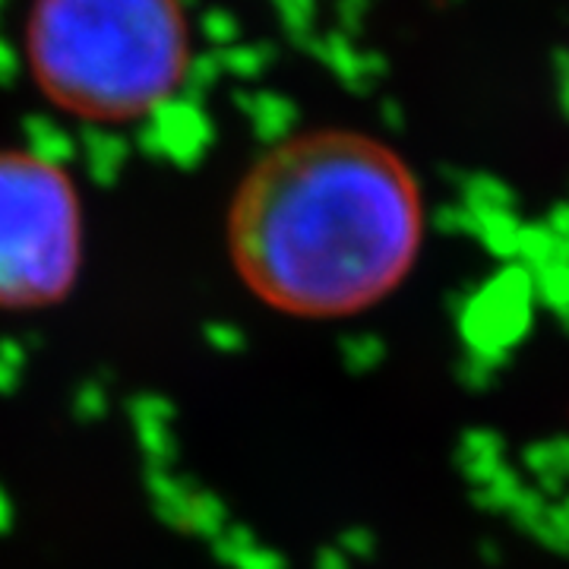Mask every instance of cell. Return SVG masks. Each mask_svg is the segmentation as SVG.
<instances>
[{"mask_svg":"<svg viewBox=\"0 0 569 569\" xmlns=\"http://www.w3.org/2000/svg\"><path fill=\"white\" fill-rule=\"evenodd\" d=\"M224 244L260 305L339 320L406 282L425 244V193L389 142L342 127L310 130L250 164Z\"/></svg>","mask_w":569,"mask_h":569,"instance_id":"1","label":"cell"},{"mask_svg":"<svg viewBox=\"0 0 569 569\" xmlns=\"http://www.w3.org/2000/svg\"><path fill=\"white\" fill-rule=\"evenodd\" d=\"M26 54L41 96L92 123L140 121L190 70L181 0H29Z\"/></svg>","mask_w":569,"mask_h":569,"instance_id":"2","label":"cell"},{"mask_svg":"<svg viewBox=\"0 0 569 569\" xmlns=\"http://www.w3.org/2000/svg\"><path fill=\"white\" fill-rule=\"evenodd\" d=\"M82 203L61 164L0 149V310L61 305L82 272Z\"/></svg>","mask_w":569,"mask_h":569,"instance_id":"3","label":"cell"},{"mask_svg":"<svg viewBox=\"0 0 569 569\" xmlns=\"http://www.w3.org/2000/svg\"><path fill=\"white\" fill-rule=\"evenodd\" d=\"M449 305L466 348L507 361L509 348L529 332L535 279L529 269H503L475 291H459Z\"/></svg>","mask_w":569,"mask_h":569,"instance_id":"4","label":"cell"},{"mask_svg":"<svg viewBox=\"0 0 569 569\" xmlns=\"http://www.w3.org/2000/svg\"><path fill=\"white\" fill-rule=\"evenodd\" d=\"M522 468L531 475V485L550 500H563L569 493V437L538 440L522 452Z\"/></svg>","mask_w":569,"mask_h":569,"instance_id":"5","label":"cell"},{"mask_svg":"<svg viewBox=\"0 0 569 569\" xmlns=\"http://www.w3.org/2000/svg\"><path fill=\"white\" fill-rule=\"evenodd\" d=\"M503 462H507V443L500 433H493L488 427H475V430L462 433V440L456 447V466L468 478V485L485 481Z\"/></svg>","mask_w":569,"mask_h":569,"instance_id":"6","label":"cell"},{"mask_svg":"<svg viewBox=\"0 0 569 569\" xmlns=\"http://www.w3.org/2000/svg\"><path fill=\"white\" fill-rule=\"evenodd\" d=\"M529 481L516 471V468L503 462V466L497 468L493 475H488L485 481H478V485H471V503L481 509H488V512H507L512 509V503L519 500V493L526 488Z\"/></svg>","mask_w":569,"mask_h":569,"instance_id":"7","label":"cell"},{"mask_svg":"<svg viewBox=\"0 0 569 569\" xmlns=\"http://www.w3.org/2000/svg\"><path fill=\"white\" fill-rule=\"evenodd\" d=\"M519 529L529 535L535 545H541L550 553H560V557H569V516L563 512V507L557 500H550L545 507L538 509L531 516L526 526Z\"/></svg>","mask_w":569,"mask_h":569,"instance_id":"8","label":"cell"},{"mask_svg":"<svg viewBox=\"0 0 569 569\" xmlns=\"http://www.w3.org/2000/svg\"><path fill=\"white\" fill-rule=\"evenodd\" d=\"M531 279H535V301L548 307L550 317L567 310L569 307V263L563 260H548L545 266L531 269Z\"/></svg>","mask_w":569,"mask_h":569,"instance_id":"9","label":"cell"},{"mask_svg":"<svg viewBox=\"0 0 569 569\" xmlns=\"http://www.w3.org/2000/svg\"><path fill=\"white\" fill-rule=\"evenodd\" d=\"M503 365H507L503 358H493V355H481V351L466 348V355L459 358V367H456V377H459V383L468 392H488L497 383Z\"/></svg>","mask_w":569,"mask_h":569,"instance_id":"10","label":"cell"},{"mask_svg":"<svg viewBox=\"0 0 569 569\" xmlns=\"http://www.w3.org/2000/svg\"><path fill=\"white\" fill-rule=\"evenodd\" d=\"M553 320L560 323V329H563V332H569V307L567 310H560V313H553Z\"/></svg>","mask_w":569,"mask_h":569,"instance_id":"11","label":"cell"},{"mask_svg":"<svg viewBox=\"0 0 569 569\" xmlns=\"http://www.w3.org/2000/svg\"><path fill=\"white\" fill-rule=\"evenodd\" d=\"M557 503H560V507H563V512H567V516H569V493H567V497H563V500H557Z\"/></svg>","mask_w":569,"mask_h":569,"instance_id":"12","label":"cell"}]
</instances>
